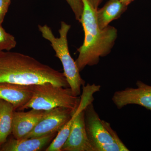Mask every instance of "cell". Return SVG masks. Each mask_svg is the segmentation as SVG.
<instances>
[{
    "label": "cell",
    "instance_id": "cell-14",
    "mask_svg": "<svg viewBox=\"0 0 151 151\" xmlns=\"http://www.w3.org/2000/svg\"><path fill=\"white\" fill-rule=\"evenodd\" d=\"M14 111L11 103L0 99V148L12 133Z\"/></svg>",
    "mask_w": 151,
    "mask_h": 151
},
{
    "label": "cell",
    "instance_id": "cell-13",
    "mask_svg": "<svg viewBox=\"0 0 151 151\" xmlns=\"http://www.w3.org/2000/svg\"><path fill=\"white\" fill-rule=\"evenodd\" d=\"M128 6L120 0H109L102 8L96 11V17L99 27L104 29L111 22L119 18L127 10Z\"/></svg>",
    "mask_w": 151,
    "mask_h": 151
},
{
    "label": "cell",
    "instance_id": "cell-5",
    "mask_svg": "<svg viewBox=\"0 0 151 151\" xmlns=\"http://www.w3.org/2000/svg\"><path fill=\"white\" fill-rule=\"evenodd\" d=\"M87 137L93 151H129L110 123L101 120L93 103L85 109Z\"/></svg>",
    "mask_w": 151,
    "mask_h": 151
},
{
    "label": "cell",
    "instance_id": "cell-11",
    "mask_svg": "<svg viewBox=\"0 0 151 151\" xmlns=\"http://www.w3.org/2000/svg\"><path fill=\"white\" fill-rule=\"evenodd\" d=\"M33 89V85L0 83V99L11 103L15 111H19L31 99Z\"/></svg>",
    "mask_w": 151,
    "mask_h": 151
},
{
    "label": "cell",
    "instance_id": "cell-18",
    "mask_svg": "<svg viewBox=\"0 0 151 151\" xmlns=\"http://www.w3.org/2000/svg\"><path fill=\"white\" fill-rule=\"evenodd\" d=\"M89 4L95 9L97 10L103 0H87Z\"/></svg>",
    "mask_w": 151,
    "mask_h": 151
},
{
    "label": "cell",
    "instance_id": "cell-10",
    "mask_svg": "<svg viewBox=\"0 0 151 151\" xmlns=\"http://www.w3.org/2000/svg\"><path fill=\"white\" fill-rule=\"evenodd\" d=\"M49 111L31 109L27 112L14 111L12 131L14 137L16 139L24 137L47 115Z\"/></svg>",
    "mask_w": 151,
    "mask_h": 151
},
{
    "label": "cell",
    "instance_id": "cell-9",
    "mask_svg": "<svg viewBox=\"0 0 151 151\" xmlns=\"http://www.w3.org/2000/svg\"><path fill=\"white\" fill-rule=\"evenodd\" d=\"M85 109L80 111L74 119L70 134L61 151H93L86 133Z\"/></svg>",
    "mask_w": 151,
    "mask_h": 151
},
{
    "label": "cell",
    "instance_id": "cell-1",
    "mask_svg": "<svg viewBox=\"0 0 151 151\" xmlns=\"http://www.w3.org/2000/svg\"><path fill=\"white\" fill-rule=\"evenodd\" d=\"M0 83L27 85L50 83L70 87L63 73L32 57L10 51H0Z\"/></svg>",
    "mask_w": 151,
    "mask_h": 151
},
{
    "label": "cell",
    "instance_id": "cell-17",
    "mask_svg": "<svg viewBox=\"0 0 151 151\" xmlns=\"http://www.w3.org/2000/svg\"><path fill=\"white\" fill-rule=\"evenodd\" d=\"M11 0H0V24H2L10 5Z\"/></svg>",
    "mask_w": 151,
    "mask_h": 151
},
{
    "label": "cell",
    "instance_id": "cell-2",
    "mask_svg": "<svg viewBox=\"0 0 151 151\" xmlns=\"http://www.w3.org/2000/svg\"><path fill=\"white\" fill-rule=\"evenodd\" d=\"M83 12L79 22L84 30V40L77 49L78 55L75 60L80 71L87 66L98 64L101 57L111 52L118 37V30L108 25L104 29L99 27L96 11L87 0H82Z\"/></svg>",
    "mask_w": 151,
    "mask_h": 151
},
{
    "label": "cell",
    "instance_id": "cell-6",
    "mask_svg": "<svg viewBox=\"0 0 151 151\" xmlns=\"http://www.w3.org/2000/svg\"><path fill=\"white\" fill-rule=\"evenodd\" d=\"M136 85L137 88L128 87L115 92L112 98L113 103L119 109L135 104L151 111V85L141 81H137Z\"/></svg>",
    "mask_w": 151,
    "mask_h": 151
},
{
    "label": "cell",
    "instance_id": "cell-4",
    "mask_svg": "<svg viewBox=\"0 0 151 151\" xmlns=\"http://www.w3.org/2000/svg\"><path fill=\"white\" fill-rule=\"evenodd\" d=\"M33 89L31 99L19 111L28 109L48 111L63 107L75 112L81 101V97L74 96L70 87L45 83L33 85Z\"/></svg>",
    "mask_w": 151,
    "mask_h": 151
},
{
    "label": "cell",
    "instance_id": "cell-19",
    "mask_svg": "<svg viewBox=\"0 0 151 151\" xmlns=\"http://www.w3.org/2000/svg\"><path fill=\"white\" fill-rule=\"evenodd\" d=\"M121 2L123 4H124L125 5L128 6L129 4L132 2V1H133L134 0H120Z\"/></svg>",
    "mask_w": 151,
    "mask_h": 151
},
{
    "label": "cell",
    "instance_id": "cell-3",
    "mask_svg": "<svg viewBox=\"0 0 151 151\" xmlns=\"http://www.w3.org/2000/svg\"><path fill=\"white\" fill-rule=\"evenodd\" d=\"M70 27V25L61 22L58 31L59 37H56L47 25H38L39 30L42 37L50 42L55 52V56L61 61L63 73L73 95L79 96L81 95V87L85 85V81L81 78L80 70L69 52L67 36Z\"/></svg>",
    "mask_w": 151,
    "mask_h": 151
},
{
    "label": "cell",
    "instance_id": "cell-15",
    "mask_svg": "<svg viewBox=\"0 0 151 151\" xmlns=\"http://www.w3.org/2000/svg\"><path fill=\"white\" fill-rule=\"evenodd\" d=\"M17 44L14 37L7 32L0 24V51H10Z\"/></svg>",
    "mask_w": 151,
    "mask_h": 151
},
{
    "label": "cell",
    "instance_id": "cell-16",
    "mask_svg": "<svg viewBox=\"0 0 151 151\" xmlns=\"http://www.w3.org/2000/svg\"><path fill=\"white\" fill-rule=\"evenodd\" d=\"M73 11L76 20L80 22L83 12V4L82 0H65Z\"/></svg>",
    "mask_w": 151,
    "mask_h": 151
},
{
    "label": "cell",
    "instance_id": "cell-8",
    "mask_svg": "<svg viewBox=\"0 0 151 151\" xmlns=\"http://www.w3.org/2000/svg\"><path fill=\"white\" fill-rule=\"evenodd\" d=\"M101 86L95 84H88L86 86H82V94L80 95L81 101L79 106L72 115L70 120L68 121L58 131L54 139L52 141L46 151H61L63 146L67 140L70 134L72 124L74 119L78 113L84 110L90 103H93L94 100L93 95L96 92H99Z\"/></svg>",
    "mask_w": 151,
    "mask_h": 151
},
{
    "label": "cell",
    "instance_id": "cell-12",
    "mask_svg": "<svg viewBox=\"0 0 151 151\" xmlns=\"http://www.w3.org/2000/svg\"><path fill=\"white\" fill-rule=\"evenodd\" d=\"M57 132L28 139H16L12 138L7 140L0 148L1 151H40L49 143L52 142Z\"/></svg>",
    "mask_w": 151,
    "mask_h": 151
},
{
    "label": "cell",
    "instance_id": "cell-7",
    "mask_svg": "<svg viewBox=\"0 0 151 151\" xmlns=\"http://www.w3.org/2000/svg\"><path fill=\"white\" fill-rule=\"evenodd\" d=\"M74 112L71 109L63 107L49 110L47 115L23 138L37 137L58 132L70 120Z\"/></svg>",
    "mask_w": 151,
    "mask_h": 151
}]
</instances>
